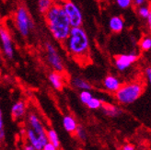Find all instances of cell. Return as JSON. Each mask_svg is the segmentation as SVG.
<instances>
[{"instance_id":"obj_20","label":"cell","mask_w":151,"mask_h":150,"mask_svg":"<svg viewBox=\"0 0 151 150\" xmlns=\"http://www.w3.org/2000/svg\"><path fill=\"white\" fill-rule=\"evenodd\" d=\"M86 105L90 110H99V109H101V105H102V100L98 98H95V97H92Z\"/></svg>"},{"instance_id":"obj_25","label":"cell","mask_w":151,"mask_h":150,"mask_svg":"<svg viewBox=\"0 0 151 150\" xmlns=\"http://www.w3.org/2000/svg\"><path fill=\"white\" fill-rule=\"evenodd\" d=\"M56 149L57 148L52 143H50V142H47V143L43 146V148H42V150H56Z\"/></svg>"},{"instance_id":"obj_28","label":"cell","mask_w":151,"mask_h":150,"mask_svg":"<svg viewBox=\"0 0 151 150\" xmlns=\"http://www.w3.org/2000/svg\"><path fill=\"white\" fill-rule=\"evenodd\" d=\"M147 2V0H133V4L135 6H140L142 5H145Z\"/></svg>"},{"instance_id":"obj_18","label":"cell","mask_w":151,"mask_h":150,"mask_svg":"<svg viewBox=\"0 0 151 150\" xmlns=\"http://www.w3.org/2000/svg\"><path fill=\"white\" fill-rule=\"evenodd\" d=\"M54 0H37L38 9H39L40 13L44 15L51 9V6L54 5Z\"/></svg>"},{"instance_id":"obj_34","label":"cell","mask_w":151,"mask_h":150,"mask_svg":"<svg viewBox=\"0 0 151 150\" xmlns=\"http://www.w3.org/2000/svg\"><path fill=\"white\" fill-rule=\"evenodd\" d=\"M2 74H3V70H2V68H1V67H0V78H1Z\"/></svg>"},{"instance_id":"obj_9","label":"cell","mask_w":151,"mask_h":150,"mask_svg":"<svg viewBox=\"0 0 151 150\" xmlns=\"http://www.w3.org/2000/svg\"><path fill=\"white\" fill-rule=\"evenodd\" d=\"M137 60H138V55L137 54H134V52L119 55L114 58V65L118 71L124 72L129 68L132 65H134Z\"/></svg>"},{"instance_id":"obj_14","label":"cell","mask_w":151,"mask_h":150,"mask_svg":"<svg viewBox=\"0 0 151 150\" xmlns=\"http://www.w3.org/2000/svg\"><path fill=\"white\" fill-rule=\"evenodd\" d=\"M109 28L112 32L120 33L124 29V20L120 16H113L109 20Z\"/></svg>"},{"instance_id":"obj_32","label":"cell","mask_w":151,"mask_h":150,"mask_svg":"<svg viewBox=\"0 0 151 150\" xmlns=\"http://www.w3.org/2000/svg\"><path fill=\"white\" fill-rule=\"evenodd\" d=\"M5 136H6V134H5V131H4V130L0 131V142L4 141V139H5Z\"/></svg>"},{"instance_id":"obj_35","label":"cell","mask_w":151,"mask_h":150,"mask_svg":"<svg viewBox=\"0 0 151 150\" xmlns=\"http://www.w3.org/2000/svg\"><path fill=\"white\" fill-rule=\"evenodd\" d=\"M0 28H1V22H0Z\"/></svg>"},{"instance_id":"obj_16","label":"cell","mask_w":151,"mask_h":150,"mask_svg":"<svg viewBox=\"0 0 151 150\" xmlns=\"http://www.w3.org/2000/svg\"><path fill=\"white\" fill-rule=\"evenodd\" d=\"M71 84L75 88L79 89V90H90L92 88L88 81L80 77L73 78L71 80Z\"/></svg>"},{"instance_id":"obj_1","label":"cell","mask_w":151,"mask_h":150,"mask_svg":"<svg viewBox=\"0 0 151 150\" xmlns=\"http://www.w3.org/2000/svg\"><path fill=\"white\" fill-rule=\"evenodd\" d=\"M44 16L52 37L57 42L63 43L68 37L72 27L62 4L54 3L51 9L44 14Z\"/></svg>"},{"instance_id":"obj_13","label":"cell","mask_w":151,"mask_h":150,"mask_svg":"<svg viewBox=\"0 0 151 150\" xmlns=\"http://www.w3.org/2000/svg\"><path fill=\"white\" fill-rule=\"evenodd\" d=\"M101 109L105 115L108 117H111V118L117 117L122 113V110H121L118 106L113 105L111 103H108V102L102 101V105H101Z\"/></svg>"},{"instance_id":"obj_23","label":"cell","mask_w":151,"mask_h":150,"mask_svg":"<svg viewBox=\"0 0 151 150\" xmlns=\"http://www.w3.org/2000/svg\"><path fill=\"white\" fill-rule=\"evenodd\" d=\"M75 134H76V136L81 141H85L87 139V132L82 126H79V125L78 126L77 130L75 132Z\"/></svg>"},{"instance_id":"obj_6","label":"cell","mask_w":151,"mask_h":150,"mask_svg":"<svg viewBox=\"0 0 151 150\" xmlns=\"http://www.w3.org/2000/svg\"><path fill=\"white\" fill-rule=\"evenodd\" d=\"M62 6L67 15L71 27H81L83 24V15L78 5L70 0H65L62 3Z\"/></svg>"},{"instance_id":"obj_26","label":"cell","mask_w":151,"mask_h":150,"mask_svg":"<svg viewBox=\"0 0 151 150\" xmlns=\"http://www.w3.org/2000/svg\"><path fill=\"white\" fill-rule=\"evenodd\" d=\"M146 76H147L148 83L151 87V67H147V68L146 69Z\"/></svg>"},{"instance_id":"obj_17","label":"cell","mask_w":151,"mask_h":150,"mask_svg":"<svg viewBox=\"0 0 151 150\" xmlns=\"http://www.w3.org/2000/svg\"><path fill=\"white\" fill-rule=\"evenodd\" d=\"M47 139H48V142L52 143L57 149L60 148V146H61V142H60L58 133L55 130H54V129L47 130Z\"/></svg>"},{"instance_id":"obj_31","label":"cell","mask_w":151,"mask_h":150,"mask_svg":"<svg viewBox=\"0 0 151 150\" xmlns=\"http://www.w3.org/2000/svg\"><path fill=\"white\" fill-rule=\"evenodd\" d=\"M23 149H24V150H36L35 147H34L32 144H29V143L26 144V145L23 146Z\"/></svg>"},{"instance_id":"obj_5","label":"cell","mask_w":151,"mask_h":150,"mask_svg":"<svg viewBox=\"0 0 151 150\" xmlns=\"http://www.w3.org/2000/svg\"><path fill=\"white\" fill-rule=\"evenodd\" d=\"M15 25L22 37L29 36L33 29V22L29 17L28 10L24 6H19L15 13Z\"/></svg>"},{"instance_id":"obj_7","label":"cell","mask_w":151,"mask_h":150,"mask_svg":"<svg viewBox=\"0 0 151 150\" xmlns=\"http://www.w3.org/2000/svg\"><path fill=\"white\" fill-rule=\"evenodd\" d=\"M45 49H46V57L47 62L51 65V67L55 71L57 72H64L65 65L62 60V57L60 56L56 48L50 42H46L45 44Z\"/></svg>"},{"instance_id":"obj_19","label":"cell","mask_w":151,"mask_h":150,"mask_svg":"<svg viewBox=\"0 0 151 150\" xmlns=\"http://www.w3.org/2000/svg\"><path fill=\"white\" fill-rule=\"evenodd\" d=\"M139 48L143 52H148L151 50V37L144 36L139 42Z\"/></svg>"},{"instance_id":"obj_11","label":"cell","mask_w":151,"mask_h":150,"mask_svg":"<svg viewBox=\"0 0 151 150\" xmlns=\"http://www.w3.org/2000/svg\"><path fill=\"white\" fill-rule=\"evenodd\" d=\"M48 79L52 87L56 90H62L65 86V80L61 72L54 71L49 74Z\"/></svg>"},{"instance_id":"obj_12","label":"cell","mask_w":151,"mask_h":150,"mask_svg":"<svg viewBox=\"0 0 151 150\" xmlns=\"http://www.w3.org/2000/svg\"><path fill=\"white\" fill-rule=\"evenodd\" d=\"M26 103L22 100H19L16 103H14L11 107V116L14 120H19L21 118H24L26 115Z\"/></svg>"},{"instance_id":"obj_27","label":"cell","mask_w":151,"mask_h":150,"mask_svg":"<svg viewBox=\"0 0 151 150\" xmlns=\"http://www.w3.org/2000/svg\"><path fill=\"white\" fill-rule=\"evenodd\" d=\"M4 130V117H3V111L0 109V131Z\"/></svg>"},{"instance_id":"obj_30","label":"cell","mask_w":151,"mask_h":150,"mask_svg":"<svg viewBox=\"0 0 151 150\" xmlns=\"http://www.w3.org/2000/svg\"><path fill=\"white\" fill-rule=\"evenodd\" d=\"M147 19V28L149 29V32H151V9H150V12H149V15L147 16V18L146 19Z\"/></svg>"},{"instance_id":"obj_8","label":"cell","mask_w":151,"mask_h":150,"mask_svg":"<svg viewBox=\"0 0 151 150\" xmlns=\"http://www.w3.org/2000/svg\"><path fill=\"white\" fill-rule=\"evenodd\" d=\"M14 44L12 42V37L6 28H0V49L2 54L7 59H13L14 57Z\"/></svg>"},{"instance_id":"obj_2","label":"cell","mask_w":151,"mask_h":150,"mask_svg":"<svg viewBox=\"0 0 151 150\" xmlns=\"http://www.w3.org/2000/svg\"><path fill=\"white\" fill-rule=\"evenodd\" d=\"M66 52L77 60L85 59L89 52V39L81 27H72L67 39L63 42Z\"/></svg>"},{"instance_id":"obj_29","label":"cell","mask_w":151,"mask_h":150,"mask_svg":"<svg viewBox=\"0 0 151 150\" xmlns=\"http://www.w3.org/2000/svg\"><path fill=\"white\" fill-rule=\"evenodd\" d=\"M122 149L123 150H134V146L131 144H125L122 146Z\"/></svg>"},{"instance_id":"obj_3","label":"cell","mask_w":151,"mask_h":150,"mask_svg":"<svg viewBox=\"0 0 151 150\" xmlns=\"http://www.w3.org/2000/svg\"><path fill=\"white\" fill-rule=\"evenodd\" d=\"M25 134L28 143L32 144L36 150H42L43 146L48 142L47 130L35 112H31L27 117Z\"/></svg>"},{"instance_id":"obj_4","label":"cell","mask_w":151,"mask_h":150,"mask_svg":"<svg viewBox=\"0 0 151 150\" xmlns=\"http://www.w3.org/2000/svg\"><path fill=\"white\" fill-rule=\"evenodd\" d=\"M144 92V85L138 81L122 84L120 88L114 93L115 100L119 104L130 105L137 101Z\"/></svg>"},{"instance_id":"obj_36","label":"cell","mask_w":151,"mask_h":150,"mask_svg":"<svg viewBox=\"0 0 151 150\" xmlns=\"http://www.w3.org/2000/svg\"><path fill=\"white\" fill-rule=\"evenodd\" d=\"M0 63H1V59H0Z\"/></svg>"},{"instance_id":"obj_22","label":"cell","mask_w":151,"mask_h":150,"mask_svg":"<svg viewBox=\"0 0 151 150\" xmlns=\"http://www.w3.org/2000/svg\"><path fill=\"white\" fill-rule=\"evenodd\" d=\"M150 7L148 6H146V5H142L140 6H138V9H137V13L139 16L142 18V19H147V16L149 15V12H150Z\"/></svg>"},{"instance_id":"obj_24","label":"cell","mask_w":151,"mask_h":150,"mask_svg":"<svg viewBox=\"0 0 151 150\" xmlns=\"http://www.w3.org/2000/svg\"><path fill=\"white\" fill-rule=\"evenodd\" d=\"M116 5L123 9H127L133 5V0H115Z\"/></svg>"},{"instance_id":"obj_10","label":"cell","mask_w":151,"mask_h":150,"mask_svg":"<svg viewBox=\"0 0 151 150\" xmlns=\"http://www.w3.org/2000/svg\"><path fill=\"white\" fill-rule=\"evenodd\" d=\"M102 86L106 91L110 93H115L120 88V87L122 86V82L117 77L113 76V75H108L103 79Z\"/></svg>"},{"instance_id":"obj_33","label":"cell","mask_w":151,"mask_h":150,"mask_svg":"<svg viewBox=\"0 0 151 150\" xmlns=\"http://www.w3.org/2000/svg\"><path fill=\"white\" fill-rule=\"evenodd\" d=\"M55 3H59V4H62L64 1H65V0H54Z\"/></svg>"},{"instance_id":"obj_21","label":"cell","mask_w":151,"mask_h":150,"mask_svg":"<svg viewBox=\"0 0 151 150\" xmlns=\"http://www.w3.org/2000/svg\"><path fill=\"white\" fill-rule=\"evenodd\" d=\"M93 97L92 93L90 92V90H81L79 93V100L83 104H87L89 100Z\"/></svg>"},{"instance_id":"obj_15","label":"cell","mask_w":151,"mask_h":150,"mask_svg":"<svg viewBox=\"0 0 151 150\" xmlns=\"http://www.w3.org/2000/svg\"><path fill=\"white\" fill-rule=\"evenodd\" d=\"M63 127L64 129L69 133H75L76 130L78 128V123L76 121V119L71 115H65L63 118Z\"/></svg>"}]
</instances>
